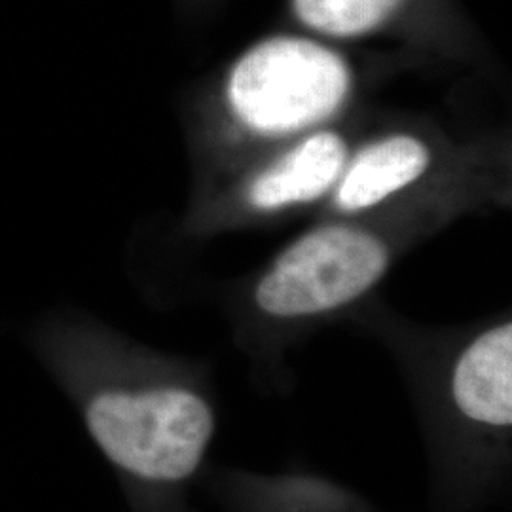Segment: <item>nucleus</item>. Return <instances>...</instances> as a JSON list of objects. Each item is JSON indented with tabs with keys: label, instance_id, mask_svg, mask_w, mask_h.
Masks as SVG:
<instances>
[{
	"label": "nucleus",
	"instance_id": "nucleus-2",
	"mask_svg": "<svg viewBox=\"0 0 512 512\" xmlns=\"http://www.w3.org/2000/svg\"><path fill=\"white\" fill-rule=\"evenodd\" d=\"M361 92L357 67L319 38L274 35L251 44L194 107L198 190L306 133L346 122Z\"/></svg>",
	"mask_w": 512,
	"mask_h": 512
},
{
	"label": "nucleus",
	"instance_id": "nucleus-4",
	"mask_svg": "<svg viewBox=\"0 0 512 512\" xmlns=\"http://www.w3.org/2000/svg\"><path fill=\"white\" fill-rule=\"evenodd\" d=\"M361 131L340 122L306 133L198 190L188 215L192 234L283 220L323 207L342 177Z\"/></svg>",
	"mask_w": 512,
	"mask_h": 512
},
{
	"label": "nucleus",
	"instance_id": "nucleus-7",
	"mask_svg": "<svg viewBox=\"0 0 512 512\" xmlns=\"http://www.w3.org/2000/svg\"><path fill=\"white\" fill-rule=\"evenodd\" d=\"M408 0H291L294 18L317 37L355 40L374 35Z\"/></svg>",
	"mask_w": 512,
	"mask_h": 512
},
{
	"label": "nucleus",
	"instance_id": "nucleus-1",
	"mask_svg": "<svg viewBox=\"0 0 512 512\" xmlns=\"http://www.w3.org/2000/svg\"><path fill=\"white\" fill-rule=\"evenodd\" d=\"M33 346L116 469L154 486L198 473L215 437V410L167 361L76 315L46 317Z\"/></svg>",
	"mask_w": 512,
	"mask_h": 512
},
{
	"label": "nucleus",
	"instance_id": "nucleus-6",
	"mask_svg": "<svg viewBox=\"0 0 512 512\" xmlns=\"http://www.w3.org/2000/svg\"><path fill=\"white\" fill-rule=\"evenodd\" d=\"M450 397L463 420L482 429H511V321L478 332L461 348L450 370Z\"/></svg>",
	"mask_w": 512,
	"mask_h": 512
},
{
	"label": "nucleus",
	"instance_id": "nucleus-3",
	"mask_svg": "<svg viewBox=\"0 0 512 512\" xmlns=\"http://www.w3.org/2000/svg\"><path fill=\"white\" fill-rule=\"evenodd\" d=\"M471 203L440 198L370 217H323L291 239L258 274L251 302L274 323H306L365 298L412 239Z\"/></svg>",
	"mask_w": 512,
	"mask_h": 512
},
{
	"label": "nucleus",
	"instance_id": "nucleus-5",
	"mask_svg": "<svg viewBox=\"0 0 512 512\" xmlns=\"http://www.w3.org/2000/svg\"><path fill=\"white\" fill-rule=\"evenodd\" d=\"M467 162L439 129L395 126L359 137L321 217H370L410 203L467 196Z\"/></svg>",
	"mask_w": 512,
	"mask_h": 512
}]
</instances>
